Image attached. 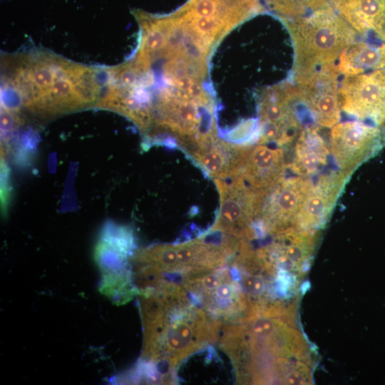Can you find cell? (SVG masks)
Here are the masks:
<instances>
[{"label": "cell", "instance_id": "cell-1", "mask_svg": "<svg viewBox=\"0 0 385 385\" xmlns=\"http://www.w3.org/2000/svg\"><path fill=\"white\" fill-rule=\"evenodd\" d=\"M139 295L144 361L138 371L144 379L171 384L184 359L219 340L222 322L196 304L180 284L168 283Z\"/></svg>", "mask_w": 385, "mask_h": 385}, {"label": "cell", "instance_id": "cell-2", "mask_svg": "<svg viewBox=\"0 0 385 385\" xmlns=\"http://www.w3.org/2000/svg\"><path fill=\"white\" fill-rule=\"evenodd\" d=\"M239 241L231 235L207 230L192 240L140 250L130 259L133 281L140 289H153L167 282L181 285L189 277L227 264Z\"/></svg>", "mask_w": 385, "mask_h": 385}, {"label": "cell", "instance_id": "cell-3", "mask_svg": "<svg viewBox=\"0 0 385 385\" xmlns=\"http://www.w3.org/2000/svg\"><path fill=\"white\" fill-rule=\"evenodd\" d=\"M281 21L294 48L290 73L294 83L323 68L337 67L342 52L359 35L330 5L302 17Z\"/></svg>", "mask_w": 385, "mask_h": 385}, {"label": "cell", "instance_id": "cell-4", "mask_svg": "<svg viewBox=\"0 0 385 385\" xmlns=\"http://www.w3.org/2000/svg\"><path fill=\"white\" fill-rule=\"evenodd\" d=\"M134 249L133 231L112 222L105 225L95 247L94 259L102 274L99 290L118 305L138 294L130 265Z\"/></svg>", "mask_w": 385, "mask_h": 385}, {"label": "cell", "instance_id": "cell-5", "mask_svg": "<svg viewBox=\"0 0 385 385\" xmlns=\"http://www.w3.org/2000/svg\"><path fill=\"white\" fill-rule=\"evenodd\" d=\"M181 285L196 304L222 322L244 321L250 315L247 299L230 262L189 277Z\"/></svg>", "mask_w": 385, "mask_h": 385}, {"label": "cell", "instance_id": "cell-6", "mask_svg": "<svg viewBox=\"0 0 385 385\" xmlns=\"http://www.w3.org/2000/svg\"><path fill=\"white\" fill-rule=\"evenodd\" d=\"M307 176L285 178L261 192L253 226L257 232L276 233L294 225L307 195L314 186Z\"/></svg>", "mask_w": 385, "mask_h": 385}, {"label": "cell", "instance_id": "cell-7", "mask_svg": "<svg viewBox=\"0 0 385 385\" xmlns=\"http://www.w3.org/2000/svg\"><path fill=\"white\" fill-rule=\"evenodd\" d=\"M214 181L219 191L220 204L215 222L208 230L252 239L261 191L250 188L240 175L225 180L214 179Z\"/></svg>", "mask_w": 385, "mask_h": 385}, {"label": "cell", "instance_id": "cell-8", "mask_svg": "<svg viewBox=\"0 0 385 385\" xmlns=\"http://www.w3.org/2000/svg\"><path fill=\"white\" fill-rule=\"evenodd\" d=\"M338 97L346 114L385 130V69L344 76Z\"/></svg>", "mask_w": 385, "mask_h": 385}, {"label": "cell", "instance_id": "cell-9", "mask_svg": "<svg viewBox=\"0 0 385 385\" xmlns=\"http://www.w3.org/2000/svg\"><path fill=\"white\" fill-rule=\"evenodd\" d=\"M330 145L336 164L349 176L381 150L385 130L360 120L342 122L332 128Z\"/></svg>", "mask_w": 385, "mask_h": 385}, {"label": "cell", "instance_id": "cell-10", "mask_svg": "<svg viewBox=\"0 0 385 385\" xmlns=\"http://www.w3.org/2000/svg\"><path fill=\"white\" fill-rule=\"evenodd\" d=\"M339 75L336 66L329 67L297 83L293 82L299 88L302 101L319 126L332 127L340 120Z\"/></svg>", "mask_w": 385, "mask_h": 385}, {"label": "cell", "instance_id": "cell-11", "mask_svg": "<svg viewBox=\"0 0 385 385\" xmlns=\"http://www.w3.org/2000/svg\"><path fill=\"white\" fill-rule=\"evenodd\" d=\"M252 147L217 137L201 145L190 157L213 180H225L240 175Z\"/></svg>", "mask_w": 385, "mask_h": 385}, {"label": "cell", "instance_id": "cell-12", "mask_svg": "<svg viewBox=\"0 0 385 385\" xmlns=\"http://www.w3.org/2000/svg\"><path fill=\"white\" fill-rule=\"evenodd\" d=\"M329 3L363 38L385 42V0H329Z\"/></svg>", "mask_w": 385, "mask_h": 385}, {"label": "cell", "instance_id": "cell-13", "mask_svg": "<svg viewBox=\"0 0 385 385\" xmlns=\"http://www.w3.org/2000/svg\"><path fill=\"white\" fill-rule=\"evenodd\" d=\"M286 170L282 148L258 144L252 148L240 175L250 188L259 192L278 183L284 177Z\"/></svg>", "mask_w": 385, "mask_h": 385}, {"label": "cell", "instance_id": "cell-14", "mask_svg": "<svg viewBox=\"0 0 385 385\" xmlns=\"http://www.w3.org/2000/svg\"><path fill=\"white\" fill-rule=\"evenodd\" d=\"M328 154L318 128L306 127L295 141L293 158L289 164H287V169L297 175H309L326 165Z\"/></svg>", "mask_w": 385, "mask_h": 385}, {"label": "cell", "instance_id": "cell-15", "mask_svg": "<svg viewBox=\"0 0 385 385\" xmlns=\"http://www.w3.org/2000/svg\"><path fill=\"white\" fill-rule=\"evenodd\" d=\"M337 68L344 76L385 69V42L356 41L342 52Z\"/></svg>", "mask_w": 385, "mask_h": 385}, {"label": "cell", "instance_id": "cell-16", "mask_svg": "<svg viewBox=\"0 0 385 385\" xmlns=\"http://www.w3.org/2000/svg\"><path fill=\"white\" fill-rule=\"evenodd\" d=\"M280 20L307 16L329 5L328 0H265Z\"/></svg>", "mask_w": 385, "mask_h": 385}]
</instances>
